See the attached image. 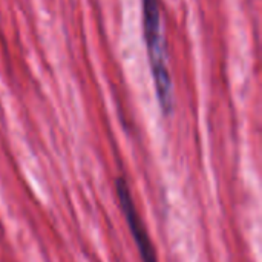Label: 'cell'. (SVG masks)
<instances>
[{"instance_id": "obj_1", "label": "cell", "mask_w": 262, "mask_h": 262, "mask_svg": "<svg viewBox=\"0 0 262 262\" xmlns=\"http://www.w3.org/2000/svg\"><path fill=\"white\" fill-rule=\"evenodd\" d=\"M144 35L149 54L150 71L155 83L157 98L164 115H170L175 109L173 83L167 64L166 37L161 25V12L158 0H143Z\"/></svg>"}, {"instance_id": "obj_2", "label": "cell", "mask_w": 262, "mask_h": 262, "mask_svg": "<svg viewBox=\"0 0 262 262\" xmlns=\"http://www.w3.org/2000/svg\"><path fill=\"white\" fill-rule=\"evenodd\" d=\"M115 189H117V195H118V200H120V206H121V210L124 213V218H126V223L129 226V230L134 236V241L137 244V249H138V253L141 256V261L143 262H158L157 258V252L154 249V244H152V239L141 221V216L135 207V203H134V198H132V193L129 190V186L127 183L123 180V178H118L115 181Z\"/></svg>"}]
</instances>
